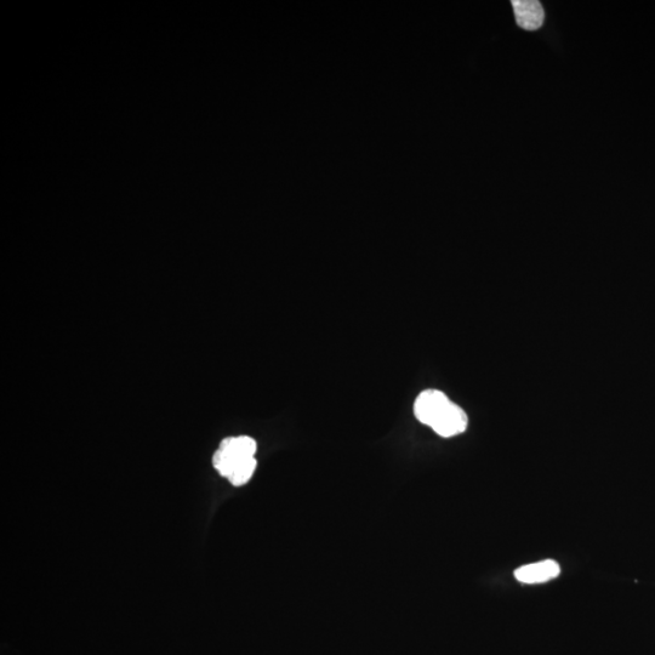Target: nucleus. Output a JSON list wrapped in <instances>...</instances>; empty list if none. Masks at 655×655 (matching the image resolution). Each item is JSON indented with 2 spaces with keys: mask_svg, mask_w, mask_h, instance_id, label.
<instances>
[{
  "mask_svg": "<svg viewBox=\"0 0 655 655\" xmlns=\"http://www.w3.org/2000/svg\"><path fill=\"white\" fill-rule=\"evenodd\" d=\"M561 574V567L554 560H545L516 569L515 577L522 584L548 583Z\"/></svg>",
  "mask_w": 655,
  "mask_h": 655,
  "instance_id": "nucleus-3",
  "label": "nucleus"
},
{
  "mask_svg": "<svg viewBox=\"0 0 655 655\" xmlns=\"http://www.w3.org/2000/svg\"><path fill=\"white\" fill-rule=\"evenodd\" d=\"M453 402L438 390H426L421 392L414 403L415 417L421 424L430 426L431 429L440 423L444 415L453 406Z\"/></svg>",
  "mask_w": 655,
  "mask_h": 655,
  "instance_id": "nucleus-2",
  "label": "nucleus"
},
{
  "mask_svg": "<svg viewBox=\"0 0 655 655\" xmlns=\"http://www.w3.org/2000/svg\"><path fill=\"white\" fill-rule=\"evenodd\" d=\"M258 444L252 437L239 436L225 438L220 443L213 457V465L222 477H229L237 467L249 459L255 458Z\"/></svg>",
  "mask_w": 655,
  "mask_h": 655,
  "instance_id": "nucleus-1",
  "label": "nucleus"
},
{
  "mask_svg": "<svg viewBox=\"0 0 655 655\" xmlns=\"http://www.w3.org/2000/svg\"><path fill=\"white\" fill-rule=\"evenodd\" d=\"M517 25L526 31H537L544 24L543 5L538 0H514L512 2Z\"/></svg>",
  "mask_w": 655,
  "mask_h": 655,
  "instance_id": "nucleus-4",
  "label": "nucleus"
}]
</instances>
